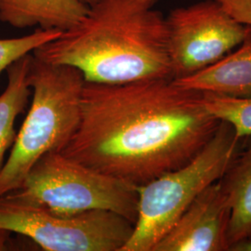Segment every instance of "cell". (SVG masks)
I'll return each instance as SVG.
<instances>
[{
	"label": "cell",
	"instance_id": "1",
	"mask_svg": "<svg viewBox=\"0 0 251 251\" xmlns=\"http://www.w3.org/2000/svg\"><path fill=\"white\" fill-rule=\"evenodd\" d=\"M220 123L201 92L173 78L86 82L80 123L61 152L139 187L194 159Z\"/></svg>",
	"mask_w": 251,
	"mask_h": 251
},
{
	"label": "cell",
	"instance_id": "2",
	"mask_svg": "<svg viewBox=\"0 0 251 251\" xmlns=\"http://www.w3.org/2000/svg\"><path fill=\"white\" fill-rule=\"evenodd\" d=\"M159 0H97L75 26L33 52L78 69L86 82L124 84L172 78L166 17Z\"/></svg>",
	"mask_w": 251,
	"mask_h": 251
},
{
	"label": "cell",
	"instance_id": "3",
	"mask_svg": "<svg viewBox=\"0 0 251 251\" xmlns=\"http://www.w3.org/2000/svg\"><path fill=\"white\" fill-rule=\"evenodd\" d=\"M32 102L7 161L0 170V198L21 187L45 154L61 152L81 119L85 78L76 68L33 55L28 73Z\"/></svg>",
	"mask_w": 251,
	"mask_h": 251
},
{
	"label": "cell",
	"instance_id": "4",
	"mask_svg": "<svg viewBox=\"0 0 251 251\" xmlns=\"http://www.w3.org/2000/svg\"><path fill=\"white\" fill-rule=\"evenodd\" d=\"M241 142L233 126L221 121L212 138L194 159L139 186L137 221L121 251H152L192 202L223 178Z\"/></svg>",
	"mask_w": 251,
	"mask_h": 251
},
{
	"label": "cell",
	"instance_id": "5",
	"mask_svg": "<svg viewBox=\"0 0 251 251\" xmlns=\"http://www.w3.org/2000/svg\"><path fill=\"white\" fill-rule=\"evenodd\" d=\"M4 197L61 215L106 210L133 225L138 217V186L95 171L62 152L41 157L21 187Z\"/></svg>",
	"mask_w": 251,
	"mask_h": 251
},
{
	"label": "cell",
	"instance_id": "6",
	"mask_svg": "<svg viewBox=\"0 0 251 251\" xmlns=\"http://www.w3.org/2000/svg\"><path fill=\"white\" fill-rule=\"evenodd\" d=\"M0 229L26 236L47 251H121L134 225L106 210L61 215L0 198Z\"/></svg>",
	"mask_w": 251,
	"mask_h": 251
},
{
	"label": "cell",
	"instance_id": "7",
	"mask_svg": "<svg viewBox=\"0 0 251 251\" xmlns=\"http://www.w3.org/2000/svg\"><path fill=\"white\" fill-rule=\"evenodd\" d=\"M166 22L173 79L221 60L242 43L249 28L216 0L172 9Z\"/></svg>",
	"mask_w": 251,
	"mask_h": 251
},
{
	"label": "cell",
	"instance_id": "8",
	"mask_svg": "<svg viewBox=\"0 0 251 251\" xmlns=\"http://www.w3.org/2000/svg\"><path fill=\"white\" fill-rule=\"evenodd\" d=\"M231 206L219 180L205 189L152 251H230Z\"/></svg>",
	"mask_w": 251,
	"mask_h": 251
},
{
	"label": "cell",
	"instance_id": "9",
	"mask_svg": "<svg viewBox=\"0 0 251 251\" xmlns=\"http://www.w3.org/2000/svg\"><path fill=\"white\" fill-rule=\"evenodd\" d=\"M239 48L190 75L174 79L182 88L237 99H251V26Z\"/></svg>",
	"mask_w": 251,
	"mask_h": 251
},
{
	"label": "cell",
	"instance_id": "10",
	"mask_svg": "<svg viewBox=\"0 0 251 251\" xmlns=\"http://www.w3.org/2000/svg\"><path fill=\"white\" fill-rule=\"evenodd\" d=\"M89 7L82 0H0V21L16 28L64 32L84 18Z\"/></svg>",
	"mask_w": 251,
	"mask_h": 251
},
{
	"label": "cell",
	"instance_id": "11",
	"mask_svg": "<svg viewBox=\"0 0 251 251\" xmlns=\"http://www.w3.org/2000/svg\"><path fill=\"white\" fill-rule=\"evenodd\" d=\"M219 183L231 206L228 232L231 251L238 244L251 241V134L243 138Z\"/></svg>",
	"mask_w": 251,
	"mask_h": 251
},
{
	"label": "cell",
	"instance_id": "12",
	"mask_svg": "<svg viewBox=\"0 0 251 251\" xmlns=\"http://www.w3.org/2000/svg\"><path fill=\"white\" fill-rule=\"evenodd\" d=\"M32 54L22 57L7 69L8 85L0 95V170L4 165L6 152L17 137L15 120L25 111L32 94L28 82Z\"/></svg>",
	"mask_w": 251,
	"mask_h": 251
},
{
	"label": "cell",
	"instance_id": "13",
	"mask_svg": "<svg viewBox=\"0 0 251 251\" xmlns=\"http://www.w3.org/2000/svg\"><path fill=\"white\" fill-rule=\"evenodd\" d=\"M202 101L210 114L232 126L240 139L251 134V99L204 92Z\"/></svg>",
	"mask_w": 251,
	"mask_h": 251
},
{
	"label": "cell",
	"instance_id": "14",
	"mask_svg": "<svg viewBox=\"0 0 251 251\" xmlns=\"http://www.w3.org/2000/svg\"><path fill=\"white\" fill-rule=\"evenodd\" d=\"M62 33L58 30L38 28L27 36L0 39V74L22 57L33 53L36 49L57 38Z\"/></svg>",
	"mask_w": 251,
	"mask_h": 251
},
{
	"label": "cell",
	"instance_id": "15",
	"mask_svg": "<svg viewBox=\"0 0 251 251\" xmlns=\"http://www.w3.org/2000/svg\"><path fill=\"white\" fill-rule=\"evenodd\" d=\"M225 10L245 25L251 26V0H216Z\"/></svg>",
	"mask_w": 251,
	"mask_h": 251
},
{
	"label": "cell",
	"instance_id": "16",
	"mask_svg": "<svg viewBox=\"0 0 251 251\" xmlns=\"http://www.w3.org/2000/svg\"><path fill=\"white\" fill-rule=\"evenodd\" d=\"M11 244V233L9 231L0 229V251L12 250Z\"/></svg>",
	"mask_w": 251,
	"mask_h": 251
},
{
	"label": "cell",
	"instance_id": "17",
	"mask_svg": "<svg viewBox=\"0 0 251 251\" xmlns=\"http://www.w3.org/2000/svg\"><path fill=\"white\" fill-rule=\"evenodd\" d=\"M233 251H251V241L249 242L241 243L236 246H234L231 250Z\"/></svg>",
	"mask_w": 251,
	"mask_h": 251
},
{
	"label": "cell",
	"instance_id": "18",
	"mask_svg": "<svg viewBox=\"0 0 251 251\" xmlns=\"http://www.w3.org/2000/svg\"><path fill=\"white\" fill-rule=\"evenodd\" d=\"M84 3H86L88 6H90V5H92L93 3H95L97 0H82Z\"/></svg>",
	"mask_w": 251,
	"mask_h": 251
}]
</instances>
